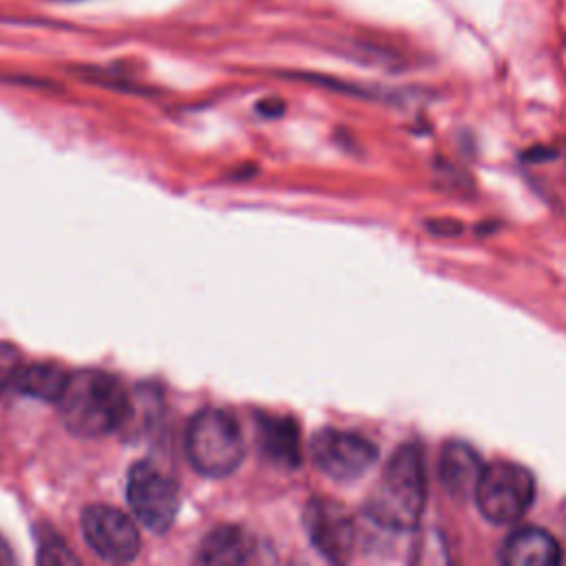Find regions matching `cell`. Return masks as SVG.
Listing matches in <instances>:
<instances>
[{
  "label": "cell",
  "instance_id": "cell-12",
  "mask_svg": "<svg viewBox=\"0 0 566 566\" xmlns=\"http://www.w3.org/2000/svg\"><path fill=\"white\" fill-rule=\"evenodd\" d=\"M69 378H71V374L60 363L40 360V363L20 367L13 378V387L24 396L57 402Z\"/></svg>",
  "mask_w": 566,
  "mask_h": 566
},
{
  "label": "cell",
  "instance_id": "cell-10",
  "mask_svg": "<svg viewBox=\"0 0 566 566\" xmlns=\"http://www.w3.org/2000/svg\"><path fill=\"white\" fill-rule=\"evenodd\" d=\"M482 458L478 455V451L467 444V442H447L442 453H440V462H438V475L442 486L458 497L464 495H473L475 482L482 473Z\"/></svg>",
  "mask_w": 566,
  "mask_h": 566
},
{
  "label": "cell",
  "instance_id": "cell-4",
  "mask_svg": "<svg viewBox=\"0 0 566 566\" xmlns=\"http://www.w3.org/2000/svg\"><path fill=\"white\" fill-rule=\"evenodd\" d=\"M473 500L482 517L491 524H513L522 520L535 500L533 473L509 460L489 462L475 482Z\"/></svg>",
  "mask_w": 566,
  "mask_h": 566
},
{
  "label": "cell",
  "instance_id": "cell-3",
  "mask_svg": "<svg viewBox=\"0 0 566 566\" xmlns=\"http://www.w3.org/2000/svg\"><path fill=\"white\" fill-rule=\"evenodd\" d=\"M186 453L201 475H230L245 455L239 422L228 411L217 407L197 411L186 429Z\"/></svg>",
  "mask_w": 566,
  "mask_h": 566
},
{
  "label": "cell",
  "instance_id": "cell-9",
  "mask_svg": "<svg viewBox=\"0 0 566 566\" xmlns=\"http://www.w3.org/2000/svg\"><path fill=\"white\" fill-rule=\"evenodd\" d=\"M559 555L557 539L537 526L515 528L500 548V559L509 566H553Z\"/></svg>",
  "mask_w": 566,
  "mask_h": 566
},
{
  "label": "cell",
  "instance_id": "cell-2",
  "mask_svg": "<svg viewBox=\"0 0 566 566\" xmlns=\"http://www.w3.org/2000/svg\"><path fill=\"white\" fill-rule=\"evenodd\" d=\"M57 402L66 429L80 438H99L115 431L130 409L124 385L113 374L97 369L71 374Z\"/></svg>",
  "mask_w": 566,
  "mask_h": 566
},
{
  "label": "cell",
  "instance_id": "cell-8",
  "mask_svg": "<svg viewBox=\"0 0 566 566\" xmlns=\"http://www.w3.org/2000/svg\"><path fill=\"white\" fill-rule=\"evenodd\" d=\"M86 544L106 562H130L139 553L135 522L111 504H91L80 517Z\"/></svg>",
  "mask_w": 566,
  "mask_h": 566
},
{
  "label": "cell",
  "instance_id": "cell-14",
  "mask_svg": "<svg viewBox=\"0 0 566 566\" xmlns=\"http://www.w3.org/2000/svg\"><path fill=\"white\" fill-rule=\"evenodd\" d=\"M18 369H20V352L9 343H0V396L9 385H13Z\"/></svg>",
  "mask_w": 566,
  "mask_h": 566
},
{
  "label": "cell",
  "instance_id": "cell-5",
  "mask_svg": "<svg viewBox=\"0 0 566 566\" xmlns=\"http://www.w3.org/2000/svg\"><path fill=\"white\" fill-rule=\"evenodd\" d=\"M126 500L137 522L153 533H166L179 511V489L157 464L139 460L128 471Z\"/></svg>",
  "mask_w": 566,
  "mask_h": 566
},
{
  "label": "cell",
  "instance_id": "cell-16",
  "mask_svg": "<svg viewBox=\"0 0 566 566\" xmlns=\"http://www.w3.org/2000/svg\"><path fill=\"white\" fill-rule=\"evenodd\" d=\"M9 559H11L9 553H7V551L2 548V544H0V564H2V562H9Z\"/></svg>",
  "mask_w": 566,
  "mask_h": 566
},
{
  "label": "cell",
  "instance_id": "cell-6",
  "mask_svg": "<svg viewBox=\"0 0 566 566\" xmlns=\"http://www.w3.org/2000/svg\"><path fill=\"white\" fill-rule=\"evenodd\" d=\"M314 467L336 482H354L378 460V449L363 436L340 429H323L310 442Z\"/></svg>",
  "mask_w": 566,
  "mask_h": 566
},
{
  "label": "cell",
  "instance_id": "cell-7",
  "mask_svg": "<svg viewBox=\"0 0 566 566\" xmlns=\"http://www.w3.org/2000/svg\"><path fill=\"white\" fill-rule=\"evenodd\" d=\"M303 526L307 539L325 559L343 564L352 557L356 546V524L340 502L312 497L303 511Z\"/></svg>",
  "mask_w": 566,
  "mask_h": 566
},
{
  "label": "cell",
  "instance_id": "cell-11",
  "mask_svg": "<svg viewBox=\"0 0 566 566\" xmlns=\"http://www.w3.org/2000/svg\"><path fill=\"white\" fill-rule=\"evenodd\" d=\"M252 553L254 542L243 528L234 524H221L203 537L195 559L208 566H232L250 562Z\"/></svg>",
  "mask_w": 566,
  "mask_h": 566
},
{
  "label": "cell",
  "instance_id": "cell-15",
  "mask_svg": "<svg viewBox=\"0 0 566 566\" xmlns=\"http://www.w3.org/2000/svg\"><path fill=\"white\" fill-rule=\"evenodd\" d=\"M38 562H42V564H46V562H51V564H57V562L69 564V562H77V557H75L73 553H69L66 546H64V544L57 539V535L53 533L49 539H42Z\"/></svg>",
  "mask_w": 566,
  "mask_h": 566
},
{
  "label": "cell",
  "instance_id": "cell-13",
  "mask_svg": "<svg viewBox=\"0 0 566 566\" xmlns=\"http://www.w3.org/2000/svg\"><path fill=\"white\" fill-rule=\"evenodd\" d=\"M263 429V447L268 449V453L276 460H287V462H296L298 453V440H296V429L290 422L283 420H265L261 424Z\"/></svg>",
  "mask_w": 566,
  "mask_h": 566
},
{
  "label": "cell",
  "instance_id": "cell-1",
  "mask_svg": "<svg viewBox=\"0 0 566 566\" xmlns=\"http://www.w3.org/2000/svg\"><path fill=\"white\" fill-rule=\"evenodd\" d=\"M427 504V469L418 444L398 447L367 493L365 515L387 531H413Z\"/></svg>",
  "mask_w": 566,
  "mask_h": 566
}]
</instances>
